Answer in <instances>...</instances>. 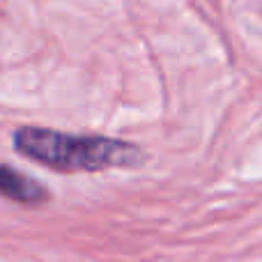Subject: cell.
Here are the masks:
<instances>
[{
	"label": "cell",
	"instance_id": "6da1fadb",
	"mask_svg": "<svg viewBox=\"0 0 262 262\" xmlns=\"http://www.w3.org/2000/svg\"><path fill=\"white\" fill-rule=\"evenodd\" d=\"M14 143L21 154L62 172H90L113 166H134L140 159V149L124 140L99 138V136H69L37 127L18 129Z\"/></svg>",
	"mask_w": 262,
	"mask_h": 262
},
{
	"label": "cell",
	"instance_id": "7a4b0ae2",
	"mask_svg": "<svg viewBox=\"0 0 262 262\" xmlns=\"http://www.w3.org/2000/svg\"><path fill=\"white\" fill-rule=\"evenodd\" d=\"M0 193L23 205H37L49 198L44 186L9 166H0Z\"/></svg>",
	"mask_w": 262,
	"mask_h": 262
}]
</instances>
